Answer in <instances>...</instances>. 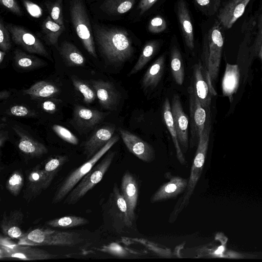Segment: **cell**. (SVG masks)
Masks as SVG:
<instances>
[{
  "label": "cell",
  "instance_id": "cell-41",
  "mask_svg": "<svg viewBox=\"0 0 262 262\" xmlns=\"http://www.w3.org/2000/svg\"><path fill=\"white\" fill-rule=\"evenodd\" d=\"M202 11L208 16L217 13L221 7V0H195Z\"/></svg>",
  "mask_w": 262,
  "mask_h": 262
},
{
  "label": "cell",
  "instance_id": "cell-3",
  "mask_svg": "<svg viewBox=\"0 0 262 262\" xmlns=\"http://www.w3.org/2000/svg\"><path fill=\"white\" fill-rule=\"evenodd\" d=\"M223 27L216 20L204 36L201 63L213 86L219 73L224 43Z\"/></svg>",
  "mask_w": 262,
  "mask_h": 262
},
{
  "label": "cell",
  "instance_id": "cell-29",
  "mask_svg": "<svg viewBox=\"0 0 262 262\" xmlns=\"http://www.w3.org/2000/svg\"><path fill=\"white\" fill-rule=\"evenodd\" d=\"M59 93V88L55 84L45 80L38 81L23 91L24 94L28 95L33 98H50Z\"/></svg>",
  "mask_w": 262,
  "mask_h": 262
},
{
  "label": "cell",
  "instance_id": "cell-27",
  "mask_svg": "<svg viewBox=\"0 0 262 262\" xmlns=\"http://www.w3.org/2000/svg\"><path fill=\"white\" fill-rule=\"evenodd\" d=\"M165 56L162 55L145 73L142 79V85L144 89H154L158 85L163 76Z\"/></svg>",
  "mask_w": 262,
  "mask_h": 262
},
{
  "label": "cell",
  "instance_id": "cell-5",
  "mask_svg": "<svg viewBox=\"0 0 262 262\" xmlns=\"http://www.w3.org/2000/svg\"><path fill=\"white\" fill-rule=\"evenodd\" d=\"M119 137H113L93 157L69 174L62 181L54 194L53 203L61 201L77 183L93 168L97 162L119 140Z\"/></svg>",
  "mask_w": 262,
  "mask_h": 262
},
{
  "label": "cell",
  "instance_id": "cell-16",
  "mask_svg": "<svg viewBox=\"0 0 262 262\" xmlns=\"http://www.w3.org/2000/svg\"><path fill=\"white\" fill-rule=\"evenodd\" d=\"M251 0H228L221 5L217 20L225 29H230L245 11Z\"/></svg>",
  "mask_w": 262,
  "mask_h": 262
},
{
  "label": "cell",
  "instance_id": "cell-39",
  "mask_svg": "<svg viewBox=\"0 0 262 262\" xmlns=\"http://www.w3.org/2000/svg\"><path fill=\"white\" fill-rule=\"evenodd\" d=\"M24 183V178L20 170L14 171L6 182L7 190L13 195L17 196L20 192Z\"/></svg>",
  "mask_w": 262,
  "mask_h": 262
},
{
  "label": "cell",
  "instance_id": "cell-17",
  "mask_svg": "<svg viewBox=\"0 0 262 262\" xmlns=\"http://www.w3.org/2000/svg\"><path fill=\"white\" fill-rule=\"evenodd\" d=\"M102 107L115 110L119 102L120 96L114 85L111 82L101 80L90 81Z\"/></svg>",
  "mask_w": 262,
  "mask_h": 262
},
{
  "label": "cell",
  "instance_id": "cell-7",
  "mask_svg": "<svg viewBox=\"0 0 262 262\" xmlns=\"http://www.w3.org/2000/svg\"><path fill=\"white\" fill-rule=\"evenodd\" d=\"M70 16L76 33L89 54L97 58L91 25L86 9L81 0H72Z\"/></svg>",
  "mask_w": 262,
  "mask_h": 262
},
{
  "label": "cell",
  "instance_id": "cell-46",
  "mask_svg": "<svg viewBox=\"0 0 262 262\" xmlns=\"http://www.w3.org/2000/svg\"><path fill=\"white\" fill-rule=\"evenodd\" d=\"M99 250L118 257H124L127 255L126 250L116 243L104 246Z\"/></svg>",
  "mask_w": 262,
  "mask_h": 262
},
{
  "label": "cell",
  "instance_id": "cell-50",
  "mask_svg": "<svg viewBox=\"0 0 262 262\" xmlns=\"http://www.w3.org/2000/svg\"><path fill=\"white\" fill-rule=\"evenodd\" d=\"M42 109L47 113L53 114L57 111L56 104L51 100H46L42 103Z\"/></svg>",
  "mask_w": 262,
  "mask_h": 262
},
{
  "label": "cell",
  "instance_id": "cell-19",
  "mask_svg": "<svg viewBox=\"0 0 262 262\" xmlns=\"http://www.w3.org/2000/svg\"><path fill=\"white\" fill-rule=\"evenodd\" d=\"M188 182V178L172 177L155 192L150 198V202H159L176 197L185 191Z\"/></svg>",
  "mask_w": 262,
  "mask_h": 262
},
{
  "label": "cell",
  "instance_id": "cell-6",
  "mask_svg": "<svg viewBox=\"0 0 262 262\" xmlns=\"http://www.w3.org/2000/svg\"><path fill=\"white\" fill-rule=\"evenodd\" d=\"M115 155V152H109L99 163L95 165L67 195L64 203L70 205L76 204L99 183L112 164Z\"/></svg>",
  "mask_w": 262,
  "mask_h": 262
},
{
  "label": "cell",
  "instance_id": "cell-51",
  "mask_svg": "<svg viewBox=\"0 0 262 262\" xmlns=\"http://www.w3.org/2000/svg\"><path fill=\"white\" fill-rule=\"evenodd\" d=\"M8 139V133L6 130H2L0 132V146L2 148Z\"/></svg>",
  "mask_w": 262,
  "mask_h": 262
},
{
  "label": "cell",
  "instance_id": "cell-23",
  "mask_svg": "<svg viewBox=\"0 0 262 262\" xmlns=\"http://www.w3.org/2000/svg\"><path fill=\"white\" fill-rule=\"evenodd\" d=\"M13 130L19 138L18 148L24 154L36 157L48 152V149L43 144L32 138L20 128L14 127Z\"/></svg>",
  "mask_w": 262,
  "mask_h": 262
},
{
  "label": "cell",
  "instance_id": "cell-21",
  "mask_svg": "<svg viewBox=\"0 0 262 262\" xmlns=\"http://www.w3.org/2000/svg\"><path fill=\"white\" fill-rule=\"evenodd\" d=\"M23 218L20 210H13L8 215L4 213L1 223L3 233L12 238H21L25 235L21 228Z\"/></svg>",
  "mask_w": 262,
  "mask_h": 262
},
{
  "label": "cell",
  "instance_id": "cell-43",
  "mask_svg": "<svg viewBox=\"0 0 262 262\" xmlns=\"http://www.w3.org/2000/svg\"><path fill=\"white\" fill-rule=\"evenodd\" d=\"M10 33L3 20H0V49L5 52L8 51L11 47Z\"/></svg>",
  "mask_w": 262,
  "mask_h": 262
},
{
  "label": "cell",
  "instance_id": "cell-24",
  "mask_svg": "<svg viewBox=\"0 0 262 262\" xmlns=\"http://www.w3.org/2000/svg\"><path fill=\"white\" fill-rule=\"evenodd\" d=\"M241 72L238 64L227 63L222 82L223 94L232 102L233 96L236 92L239 84Z\"/></svg>",
  "mask_w": 262,
  "mask_h": 262
},
{
  "label": "cell",
  "instance_id": "cell-13",
  "mask_svg": "<svg viewBox=\"0 0 262 262\" xmlns=\"http://www.w3.org/2000/svg\"><path fill=\"white\" fill-rule=\"evenodd\" d=\"M119 132L123 143L132 154L145 162L155 160V150L149 144L127 130L120 128Z\"/></svg>",
  "mask_w": 262,
  "mask_h": 262
},
{
  "label": "cell",
  "instance_id": "cell-40",
  "mask_svg": "<svg viewBox=\"0 0 262 262\" xmlns=\"http://www.w3.org/2000/svg\"><path fill=\"white\" fill-rule=\"evenodd\" d=\"M46 6L50 16L55 22L61 26H64L62 15V0H54L47 3Z\"/></svg>",
  "mask_w": 262,
  "mask_h": 262
},
{
  "label": "cell",
  "instance_id": "cell-53",
  "mask_svg": "<svg viewBox=\"0 0 262 262\" xmlns=\"http://www.w3.org/2000/svg\"><path fill=\"white\" fill-rule=\"evenodd\" d=\"M256 56H258L259 58L261 61L262 68V43L261 44L259 49L257 53Z\"/></svg>",
  "mask_w": 262,
  "mask_h": 262
},
{
  "label": "cell",
  "instance_id": "cell-8",
  "mask_svg": "<svg viewBox=\"0 0 262 262\" xmlns=\"http://www.w3.org/2000/svg\"><path fill=\"white\" fill-rule=\"evenodd\" d=\"M244 37L241 44V54L246 53L250 61L256 56L262 43V4L257 12L252 16L243 28Z\"/></svg>",
  "mask_w": 262,
  "mask_h": 262
},
{
  "label": "cell",
  "instance_id": "cell-49",
  "mask_svg": "<svg viewBox=\"0 0 262 262\" xmlns=\"http://www.w3.org/2000/svg\"><path fill=\"white\" fill-rule=\"evenodd\" d=\"M158 0H140L138 6L140 15L143 14L148 10Z\"/></svg>",
  "mask_w": 262,
  "mask_h": 262
},
{
  "label": "cell",
  "instance_id": "cell-2",
  "mask_svg": "<svg viewBox=\"0 0 262 262\" xmlns=\"http://www.w3.org/2000/svg\"><path fill=\"white\" fill-rule=\"evenodd\" d=\"M211 115H208L204 129L200 137L195 157L191 166L188 182L182 196L179 200L172 211L169 222H174L178 215L187 206L200 179L204 164L211 131Z\"/></svg>",
  "mask_w": 262,
  "mask_h": 262
},
{
  "label": "cell",
  "instance_id": "cell-44",
  "mask_svg": "<svg viewBox=\"0 0 262 262\" xmlns=\"http://www.w3.org/2000/svg\"><path fill=\"white\" fill-rule=\"evenodd\" d=\"M167 28V23L163 17L156 16L150 19L148 25V31L154 34L160 33Z\"/></svg>",
  "mask_w": 262,
  "mask_h": 262
},
{
  "label": "cell",
  "instance_id": "cell-15",
  "mask_svg": "<svg viewBox=\"0 0 262 262\" xmlns=\"http://www.w3.org/2000/svg\"><path fill=\"white\" fill-rule=\"evenodd\" d=\"M106 115L97 110L76 105L74 109L72 122L79 131L86 132L101 123Z\"/></svg>",
  "mask_w": 262,
  "mask_h": 262
},
{
  "label": "cell",
  "instance_id": "cell-34",
  "mask_svg": "<svg viewBox=\"0 0 262 262\" xmlns=\"http://www.w3.org/2000/svg\"><path fill=\"white\" fill-rule=\"evenodd\" d=\"M135 2V0H105L101 9L111 14H122L130 10Z\"/></svg>",
  "mask_w": 262,
  "mask_h": 262
},
{
  "label": "cell",
  "instance_id": "cell-11",
  "mask_svg": "<svg viewBox=\"0 0 262 262\" xmlns=\"http://www.w3.org/2000/svg\"><path fill=\"white\" fill-rule=\"evenodd\" d=\"M5 25L11 39L15 44L20 46L29 53L38 54L51 59V56L46 48L36 36L20 26L10 23Z\"/></svg>",
  "mask_w": 262,
  "mask_h": 262
},
{
  "label": "cell",
  "instance_id": "cell-26",
  "mask_svg": "<svg viewBox=\"0 0 262 262\" xmlns=\"http://www.w3.org/2000/svg\"><path fill=\"white\" fill-rule=\"evenodd\" d=\"M162 114L164 121L171 136L176 151L177 159L182 165H185L186 163V161L178 141L171 112V104L167 98L165 99L163 105Z\"/></svg>",
  "mask_w": 262,
  "mask_h": 262
},
{
  "label": "cell",
  "instance_id": "cell-54",
  "mask_svg": "<svg viewBox=\"0 0 262 262\" xmlns=\"http://www.w3.org/2000/svg\"><path fill=\"white\" fill-rule=\"evenodd\" d=\"M5 55H6L5 52H4L2 50L0 51V63H2Z\"/></svg>",
  "mask_w": 262,
  "mask_h": 262
},
{
  "label": "cell",
  "instance_id": "cell-9",
  "mask_svg": "<svg viewBox=\"0 0 262 262\" xmlns=\"http://www.w3.org/2000/svg\"><path fill=\"white\" fill-rule=\"evenodd\" d=\"M188 92L190 125L189 144L190 147L192 148L198 144L208 116L211 113H208L200 103L193 85H190L188 87Z\"/></svg>",
  "mask_w": 262,
  "mask_h": 262
},
{
  "label": "cell",
  "instance_id": "cell-45",
  "mask_svg": "<svg viewBox=\"0 0 262 262\" xmlns=\"http://www.w3.org/2000/svg\"><path fill=\"white\" fill-rule=\"evenodd\" d=\"M6 113L11 116L19 117H32L36 115L35 112L28 107L19 105L11 106L7 110Z\"/></svg>",
  "mask_w": 262,
  "mask_h": 262
},
{
  "label": "cell",
  "instance_id": "cell-18",
  "mask_svg": "<svg viewBox=\"0 0 262 262\" xmlns=\"http://www.w3.org/2000/svg\"><path fill=\"white\" fill-rule=\"evenodd\" d=\"M115 131V127L113 125L104 126L95 130L84 144L83 152L87 159L93 157L109 141Z\"/></svg>",
  "mask_w": 262,
  "mask_h": 262
},
{
  "label": "cell",
  "instance_id": "cell-38",
  "mask_svg": "<svg viewBox=\"0 0 262 262\" xmlns=\"http://www.w3.org/2000/svg\"><path fill=\"white\" fill-rule=\"evenodd\" d=\"M112 195L115 204L119 210L124 224L128 227L130 226L132 222L128 216L126 202L116 184L114 185Z\"/></svg>",
  "mask_w": 262,
  "mask_h": 262
},
{
  "label": "cell",
  "instance_id": "cell-4",
  "mask_svg": "<svg viewBox=\"0 0 262 262\" xmlns=\"http://www.w3.org/2000/svg\"><path fill=\"white\" fill-rule=\"evenodd\" d=\"M82 241L77 233L36 228L20 238L18 244L74 246Z\"/></svg>",
  "mask_w": 262,
  "mask_h": 262
},
{
  "label": "cell",
  "instance_id": "cell-14",
  "mask_svg": "<svg viewBox=\"0 0 262 262\" xmlns=\"http://www.w3.org/2000/svg\"><path fill=\"white\" fill-rule=\"evenodd\" d=\"M171 112L178 139L183 153H185L188 147V119L184 112L180 97L173 95L171 104Z\"/></svg>",
  "mask_w": 262,
  "mask_h": 262
},
{
  "label": "cell",
  "instance_id": "cell-32",
  "mask_svg": "<svg viewBox=\"0 0 262 262\" xmlns=\"http://www.w3.org/2000/svg\"><path fill=\"white\" fill-rule=\"evenodd\" d=\"M41 28L48 43L56 47L59 37L64 30V26L58 25L49 16L43 21Z\"/></svg>",
  "mask_w": 262,
  "mask_h": 262
},
{
  "label": "cell",
  "instance_id": "cell-48",
  "mask_svg": "<svg viewBox=\"0 0 262 262\" xmlns=\"http://www.w3.org/2000/svg\"><path fill=\"white\" fill-rule=\"evenodd\" d=\"M0 3L2 5L15 15H23L21 9L15 0H0Z\"/></svg>",
  "mask_w": 262,
  "mask_h": 262
},
{
  "label": "cell",
  "instance_id": "cell-47",
  "mask_svg": "<svg viewBox=\"0 0 262 262\" xmlns=\"http://www.w3.org/2000/svg\"><path fill=\"white\" fill-rule=\"evenodd\" d=\"M28 13L33 17L39 18L42 15V9L37 4L29 1L22 0Z\"/></svg>",
  "mask_w": 262,
  "mask_h": 262
},
{
  "label": "cell",
  "instance_id": "cell-12",
  "mask_svg": "<svg viewBox=\"0 0 262 262\" xmlns=\"http://www.w3.org/2000/svg\"><path fill=\"white\" fill-rule=\"evenodd\" d=\"M193 88L199 101L207 112L211 113L212 97L216 96L217 94L205 72L201 60L193 67Z\"/></svg>",
  "mask_w": 262,
  "mask_h": 262
},
{
  "label": "cell",
  "instance_id": "cell-31",
  "mask_svg": "<svg viewBox=\"0 0 262 262\" xmlns=\"http://www.w3.org/2000/svg\"><path fill=\"white\" fill-rule=\"evenodd\" d=\"M159 46V43L157 40H150L147 42L144 45L138 60L128 75H134L143 69L154 56Z\"/></svg>",
  "mask_w": 262,
  "mask_h": 262
},
{
  "label": "cell",
  "instance_id": "cell-25",
  "mask_svg": "<svg viewBox=\"0 0 262 262\" xmlns=\"http://www.w3.org/2000/svg\"><path fill=\"white\" fill-rule=\"evenodd\" d=\"M43 169L37 166L27 176L26 190L29 196H37L51 184Z\"/></svg>",
  "mask_w": 262,
  "mask_h": 262
},
{
  "label": "cell",
  "instance_id": "cell-1",
  "mask_svg": "<svg viewBox=\"0 0 262 262\" xmlns=\"http://www.w3.org/2000/svg\"><path fill=\"white\" fill-rule=\"evenodd\" d=\"M94 35L101 54L110 64L123 63L134 54L132 41L124 29L95 25Z\"/></svg>",
  "mask_w": 262,
  "mask_h": 262
},
{
  "label": "cell",
  "instance_id": "cell-37",
  "mask_svg": "<svg viewBox=\"0 0 262 262\" xmlns=\"http://www.w3.org/2000/svg\"><path fill=\"white\" fill-rule=\"evenodd\" d=\"M68 159L66 156H58L50 158L46 162L43 169L51 183Z\"/></svg>",
  "mask_w": 262,
  "mask_h": 262
},
{
  "label": "cell",
  "instance_id": "cell-33",
  "mask_svg": "<svg viewBox=\"0 0 262 262\" xmlns=\"http://www.w3.org/2000/svg\"><path fill=\"white\" fill-rule=\"evenodd\" d=\"M170 69L175 82L178 85H182L185 76L183 59L180 50L176 46L173 47L171 50Z\"/></svg>",
  "mask_w": 262,
  "mask_h": 262
},
{
  "label": "cell",
  "instance_id": "cell-35",
  "mask_svg": "<svg viewBox=\"0 0 262 262\" xmlns=\"http://www.w3.org/2000/svg\"><path fill=\"white\" fill-rule=\"evenodd\" d=\"M89 221L81 216L69 215L49 221L48 226L55 228H71L86 224Z\"/></svg>",
  "mask_w": 262,
  "mask_h": 262
},
{
  "label": "cell",
  "instance_id": "cell-30",
  "mask_svg": "<svg viewBox=\"0 0 262 262\" xmlns=\"http://www.w3.org/2000/svg\"><path fill=\"white\" fill-rule=\"evenodd\" d=\"M15 66L24 70H33L45 66L46 62L36 56L28 54L17 49L14 51Z\"/></svg>",
  "mask_w": 262,
  "mask_h": 262
},
{
  "label": "cell",
  "instance_id": "cell-10",
  "mask_svg": "<svg viewBox=\"0 0 262 262\" xmlns=\"http://www.w3.org/2000/svg\"><path fill=\"white\" fill-rule=\"evenodd\" d=\"M1 258H11L21 260H43L54 258L56 255L52 254L43 249L23 244L15 245L5 239L1 240Z\"/></svg>",
  "mask_w": 262,
  "mask_h": 262
},
{
  "label": "cell",
  "instance_id": "cell-52",
  "mask_svg": "<svg viewBox=\"0 0 262 262\" xmlns=\"http://www.w3.org/2000/svg\"><path fill=\"white\" fill-rule=\"evenodd\" d=\"M10 95V93L6 90L2 91L0 92V99L1 100L7 99Z\"/></svg>",
  "mask_w": 262,
  "mask_h": 262
},
{
  "label": "cell",
  "instance_id": "cell-28",
  "mask_svg": "<svg viewBox=\"0 0 262 262\" xmlns=\"http://www.w3.org/2000/svg\"><path fill=\"white\" fill-rule=\"evenodd\" d=\"M59 53L66 64L69 67H82L85 59L78 49L73 43L63 42L58 48Z\"/></svg>",
  "mask_w": 262,
  "mask_h": 262
},
{
  "label": "cell",
  "instance_id": "cell-22",
  "mask_svg": "<svg viewBox=\"0 0 262 262\" xmlns=\"http://www.w3.org/2000/svg\"><path fill=\"white\" fill-rule=\"evenodd\" d=\"M177 16L182 35L187 47L190 50L194 47L192 24L189 11L184 0H179L177 4Z\"/></svg>",
  "mask_w": 262,
  "mask_h": 262
},
{
  "label": "cell",
  "instance_id": "cell-55",
  "mask_svg": "<svg viewBox=\"0 0 262 262\" xmlns=\"http://www.w3.org/2000/svg\"><path fill=\"white\" fill-rule=\"evenodd\" d=\"M224 251V247L222 246L220 247L216 251L217 253H221Z\"/></svg>",
  "mask_w": 262,
  "mask_h": 262
},
{
  "label": "cell",
  "instance_id": "cell-36",
  "mask_svg": "<svg viewBox=\"0 0 262 262\" xmlns=\"http://www.w3.org/2000/svg\"><path fill=\"white\" fill-rule=\"evenodd\" d=\"M71 79L75 89L82 94L84 103L90 104L95 100L96 94L90 83L74 76Z\"/></svg>",
  "mask_w": 262,
  "mask_h": 262
},
{
  "label": "cell",
  "instance_id": "cell-20",
  "mask_svg": "<svg viewBox=\"0 0 262 262\" xmlns=\"http://www.w3.org/2000/svg\"><path fill=\"white\" fill-rule=\"evenodd\" d=\"M121 193L125 199L128 208V213L132 222L135 219L138 198V186L135 177L129 171H126L122 178Z\"/></svg>",
  "mask_w": 262,
  "mask_h": 262
},
{
  "label": "cell",
  "instance_id": "cell-42",
  "mask_svg": "<svg viewBox=\"0 0 262 262\" xmlns=\"http://www.w3.org/2000/svg\"><path fill=\"white\" fill-rule=\"evenodd\" d=\"M52 128L55 134L64 141L73 145L78 144V139L67 128L58 124H54L52 126Z\"/></svg>",
  "mask_w": 262,
  "mask_h": 262
}]
</instances>
